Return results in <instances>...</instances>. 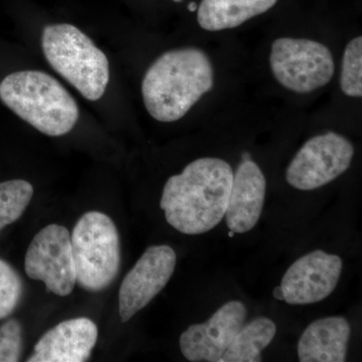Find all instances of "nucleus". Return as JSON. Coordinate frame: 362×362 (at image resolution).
<instances>
[{"instance_id": "9", "label": "nucleus", "mask_w": 362, "mask_h": 362, "mask_svg": "<svg viewBox=\"0 0 362 362\" xmlns=\"http://www.w3.org/2000/svg\"><path fill=\"white\" fill-rule=\"evenodd\" d=\"M176 254L161 245L148 247L124 278L119 290V314L127 322L168 285L175 273Z\"/></svg>"}, {"instance_id": "6", "label": "nucleus", "mask_w": 362, "mask_h": 362, "mask_svg": "<svg viewBox=\"0 0 362 362\" xmlns=\"http://www.w3.org/2000/svg\"><path fill=\"white\" fill-rule=\"evenodd\" d=\"M269 61L279 84L297 94L325 87L334 75L332 52L313 40L280 37L272 44Z\"/></svg>"}, {"instance_id": "13", "label": "nucleus", "mask_w": 362, "mask_h": 362, "mask_svg": "<svg viewBox=\"0 0 362 362\" xmlns=\"http://www.w3.org/2000/svg\"><path fill=\"white\" fill-rule=\"evenodd\" d=\"M266 188V177L258 164L252 159L243 160L233 173L225 214L230 232L245 233L256 226L263 211Z\"/></svg>"}, {"instance_id": "21", "label": "nucleus", "mask_w": 362, "mask_h": 362, "mask_svg": "<svg viewBox=\"0 0 362 362\" xmlns=\"http://www.w3.org/2000/svg\"><path fill=\"white\" fill-rule=\"evenodd\" d=\"M273 295L275 299L279 300V301H283L282 290H281L280 286H278V287H276L275 289H274Z\"/></svg>"}, {"instance_id": "17", "label": "nucleus", "mask_w": 362, "mask_h": 362, "mask_svg": "<svg viewBox=\"0 0 362 362\" xmlns=\"http://www.w3.org/2000/svg\"><path fill=\"white\" fill-rule=\"evenodd\" d=\"M33 197V187L23 180L0 182V232L18 220Z\"/></svg>"}, {"instance_id": "2", "label": "nucleus", "mask_w": 362, "mask_h": 362, "mask_svg": "<svg viewBox=\"0 0 362 362\" xmlns=\"http://www.w3.org/2000/svg\"><path fill=\"white\" fill-rule=\"evenodd\" d=\"M214 85V66L206 52L197 47L171 49L156 59L145 73L143 101L152 118L175 122Z\"/></svg>"}, {"instance_id": "1", "label": "nucleus", "mask_w": 362, "mask_h": 362, "mask_svg": "<svg viewBox=\"0 0 362 362\" xmlns=\"http://www.w3.org/2000/svg\"><path fill=\"white\" fill-rule=\"evenodd\" d=\"M233 178L232 166L223 159L190 162L164 185L160 207L166 221L185 235L213 230L225 218Z\"/></svg>"}, {"instance_id": "20", "label": "nucleus", "mask_w": 362, "mask_h": 362, "mask_svg": "<svg viewBox=\"0 0 362 362\" xmlns=\"http://www.w3.org/2000/svg\"><path fill=\"white\" fill-rule=\"evenodd\" d=\"M23 344V327L16 319L0 326V362L20 361Z\"/></svg>"}, {"instance_id": "5", "label": "nucleus", "mask_w": 362, "mask_h": 362, "mask_svg": "<svg viewBox=\"0 0 362 362\" xmlns=\"http://www.w3.org/2000/svg\"><path fill=\"white\" fill-rule=\"evenodd\" d=\"M76 280L83 289L103 291L121 265L120 238L114 221L100 211L81 216L71 235Z\"/></svg>"}, {"instance_id": "15", "label": "nucleus", "mask_w": 362, "mask_h": 362, "mask_svg": "<svg viewBox=\"0 0 362 362\" xmlns=\"http://www.w3.org/2000/svg\"><path fill=\"white\" fill-rule=\"evenodd\" d=\"M278 0H202L197 21L207 32L238 28L270 11Z\"/></svg>"}, {"instance_id": "4", "label": "nucleus", "mask_w": 362, "mask_h": 362, "mask_svg": "<svg viewBox=\"0 0 362 362\" xmlns=\"http://www.w3.org/2000/svg\"><path fill=\"white\" fill-rule=\"evenodd\" d=\"M42 52L57 73L90 101L103 96L109 78V62L86 33L69 23L47 25L42 30Z\"/></svg>"}, {"instance_id": "11", "label": "nucleus", "mask_w": 362, "mask_h": 362, "mask_svg": "<svg viewBox=\"0 0 362 362\" xmlns=\"http://www.w3.org/2000/svg\"><path fill=\"white\" fill-rule=\"evenodd\" d=\"M246 317L247 308L242 302L223 305L206 322L190 325L180 335L183 356L192 362H220Z\"/></svg>"}, {"instance_id": "3", "label": "nucleus", "mask_w": 362, "mask_h": 362, "mask_svg": "<svg viewBox=\"0 0 362 362\" xmlns=\"http://www.w3.org/2000/svg\"><path fill=\"white\" fill-rule=\"evenodd\" d=\"M0 100L13 113L47 136H63L77 123L75 99L59 81L40 71H16L0 83Z\"/></svg>"}, {"instance_id": "8", "label": "nucleus", "mask_w": 362, "mask_h": 362, "mask_svg": "<svg viewBox=\"0 0 362 362\" xmlns=\"http://www.w3.org/2000/svg\"><path fill=\"white\" fill-rule=\"evenodd\" d=\"M26 275L42 281L49 292L69 296L76 283L71 235L63 226H47L33 238L25 259Z\"/></svg>"}, {"instance_id": "18", "label": "nucleus", "mask_w": 362, "mask_h": 362, "mask_svg": "<svg viewBox=\"0 0 362 362\" xmlns=\"http://www.w3.org/2000/svg\"><path fill=\"white\" fill-rule=\"evenodd\" d=\"M340 88L346 96H362V37L350 40L344 49L340 74Z\"/></svg>"}, {"instance_id": "10", "label": "nucleus", "mask_w": 362, "mask_h": 362, "mask_svg": "<svg viewBox=\"0 0 362 362\" xmlns=\"http://www.w3.org/2000/svg\"><path fill=\"white\" fill-rule=\"evenodd\" d=\"M343 268L337 255L313 251L298 259L286 271L281 282L283 301L290 305L314 304L332 294Z\"/></svg>"}, {"instance_id": "19", "label": "nucleus", "mask_w": 362, "mask_h": 362, "mask_svg": "<svg viewBox=\"0 0 362 362\" xmlns=\"http://www.w3.org/2000/svg\"><path fill=\"white\" fill-rule=\"evenodd\" d=\"M23 295V283L20 274L13 266L0 259V320L13 313Z\"/></svg>"}, {"instance_id": "12", "label": "nucleus", "mask_w": 362, "mask_h": 362, "mask_svg": "<svg viewBox=\"0 0 362 362\" xmlns=\"http://www.w3.org/2000/svg\"><path fill=\"white\" fill-rule=\"evenodd\" d=\"M97 340V325L90 319H69L40 338L28 362L87 361Z\"/></svg>"}, {"instance_id": "14", "label": "nucleus", "mask_w": 362, "mask_h": 362, "mask_svg": "<svg viewBox=\"0 0 362 362\" xmlns=\"http://www.w3.org/2000/svg\"><path fill=\"white\" fill-rule=\"evenodd\" d=\"M351 333L349 321L333 316L312 322L300 337L298 357L301 362H344Z\"/></svg>"}, {"instance_id": "7", "label": "nucleus", "mask_w": 362, "mask_h": 362, "mask_svg": "<svg viewBox=\"0 0 362 362\" xmlns=\"http://www.w3.org/2000/svg\"><path fill=\"white\" fill-rule=\"evenodd\" d=\"M354 156V145L344 136L335 132L314 136L290 162L286 180L296 189H317L343 175Z\"/></svg>"}, {"instance_id": "16", "label": "nucleus", "mask_w": 362, "mask_h": 362, "mask_svg": "<svg viewBox=\"0 0 362 362\" xmlns=\"http://www.w3.org/2000/svg\"><path fill=\"white\" fill-rule=\"evenodd\" d=\"M277 326L268 317H258L243 325L220 362H259L262 351L270 345Z\"/></svg>"}, {"instance_id": "23", "label": "nucleus", "mask_w": 362, "mask_h": 362, "mask_svg": "<svg viewBox=\"0 0 362 362\" xmlns=\"http://www.w3.org/2000/svg\"><path fill=\"white\" fill-rule=\"evenodd\" d=\"M173 1H175V2H180V1H182V0H173Z\"/></svg>"}, {"instance_id": "22", "label": "nucleus", "mask_w": 362, "mask_h": 362, "mask_svg": "<svg viewBox=\"0 0 362 362\" xmlns=\"http://www.w3.org/2000/svg\"><path fill=\"white\" fill-rule=\"evenodd\" d=\"M188 9L194 13V11H197V4L195 2H190Z\"/></svg>"}]
</instances>
